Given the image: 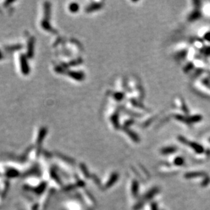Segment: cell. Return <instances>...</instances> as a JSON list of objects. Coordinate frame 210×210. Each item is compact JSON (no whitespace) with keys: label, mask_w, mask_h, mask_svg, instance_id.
<instances>
[{"label":"cell","mask_w":210,"mask_h":210,"mask_svg":"<svg viewBox=\"0 0 210 210\" xmlns=\"http://www.w3.org/2000/svg\"><path fill=\"white\" fill-rule=\"evenodd\" d=\"M191 87L194 92L204 98L210 99V74L206 72L192 76Z\"/></svg>","instance_id":"obj_1"},{"label":"cell","mask_w":210,"mask_h":210,"mask_svg":"<svg viewBox=\"0 0 210 210\" xmlns=\"http://www.w3.org/2000/svg\"><path fill=\"white\" fill-rule=\"evenodd\" d=\"M158 116V113H152V112H148V114H145L143 116L141 117L140 126L143 128L147 127L150 126L152 123L157 121Z\"/></svg>","instance_id":"obj_6"},{"label":"cell","mask_w":210,"mask_h":210,"mask_svg":"<svg viewBox=\"0 0 210 210\" xmlns=\"http://www.w3.org/2000/svg\"><path fill=\"white\" fill-rule=\"evenodd\" d=\"M199 39L206 44L210 46V27H203L198 31Z\"/></svg>","instance_id":"obj_7"},{"label":"cell","mask_w":210,"mask_h":210,"mask_svg":"<svg viewBox=\"0 0 210 210\" xmlns=\"http://www.w3.org/2000/svg\"><path fill=\"white\" fill-rule=\"evenodd\" d=\"M201 13L203 16L210 19V1H201Z\"/></svg>","instance_id":"obj_8"},{"label":"cell","mask_w":210,"mask_h":210,"mask_svg":"<svg viewBox=\"0 0 210 210\" xmlns=\"http://www.w3.org/2000/svg\"><path fill=\"white\" fill-rule=\"evenodd\" d=\"M189 8L186 13V21L189 23H194L203 16L201 13V1H190Z\"/></svg>","instance_id":"obj_3"},{"label":"cell","mask_w":210,"mask_h":210,"mask_svg":"<svg viewBox=\"0 0 210 210\" xmlns=\"http://www.w3.org/2000/svg\"><path fill=\"white\" fill-rule=\"evenodd\" d=\"M191 44L186 41H180L174 46L172 50V57L177 63H185L189 55Z\"/></svg>","instance_id":"obj_2"},{"label":"cell","mask_w":210,"mask_h":210,"mask_svg":"<svg viewBox=\"0 0 210 210\" xmlns=\"http://www.w3.org/2000/svg\"><path fill=\"white\" fill-rule=\"evenodd\" d=\"M173 110L182 114H190L189 107L185 99L180 95H177L173 98Z\"/></svg>","instance_id":"obj_5"},{"label":"cell","mask_w":210,"mask_h":210,"mask_svg":"<svg viewBox=\"0 0 210 210\" xmlns=\"http://www.w3.org/2000/svg\"><path fill=\"white\" fill-rule=\"evenodd\" d=\"M131 92L133 95V98L138 101L143 102L145 97V92L142 84L138 78L133 77L131 80Z\"/></svg>","instance_id":"obj_4"}]
</instances>
